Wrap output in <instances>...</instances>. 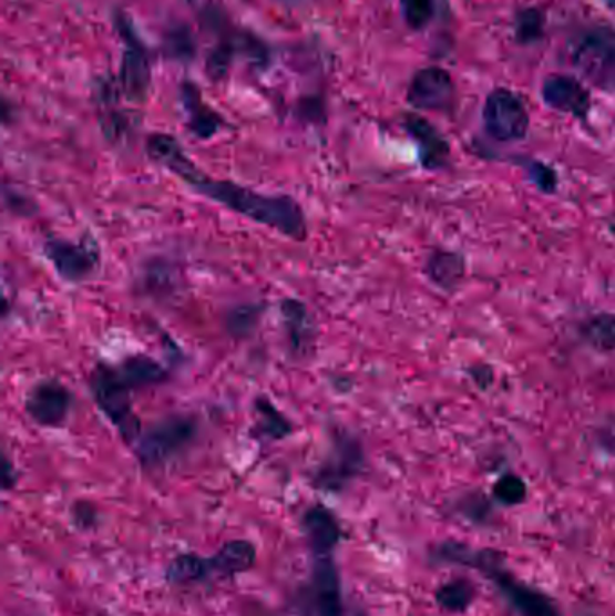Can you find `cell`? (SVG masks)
<instances>
[{
	"instance_id": "obj_12",
	"label": "cell",
	"mask_w": 615,
	"mask_h": 616,
	"mask_svg": "<svg viewBox=\"0 0 615 616\" xmlns=\"http://www.w3.org/2000/svg\"><path fill=\"white\" fill-rule=\"evenodd\" d=\"M73 408V393L60 381H42L25 397V411L34 424L59 428Z\"/></svg>"
},
{
	"instance_id": "obj_1",
	"label": "cell",
	"mask_w": 615,
	"mask_h": 616,
	"mask_svg": "<svg viewBox=\"0 0 615 616\" xmlns=\"http://www.w3.org/2000/svg\"><path fill=\"white\" fill-rule=\"evenodd\" d=\"M146 154L154 163L170 170L203 197L223 204L232 212L269 227L295 240H306L307 220L300 204L287 195H266L229 181H215L189 160L180 141L168 134H152Z\"/></svg>"
},
{
	"instance_id": "obj_34",
	"label": "cell",
	"mask_w": 615,
	"mask_h": 616,
	"mask_svg": "<svg viewBox=\"0 0 615 616\" xmlns=\"http://www.w3.org/2000/svg\"><path fill=\"white\" fill-rule=\"evenodd\" d=\"M606 2H608V4H611L615 10V0H606Z\"/></svg>"
},
{
	"instance_id": "obj_28",
	"label": "cell",
	"mask_w": 615,
	"mask_h": 616,
	"mask_svg": "<svg viewBox=\"0 0 615 616\" xmlns=\"http://www.w3.org/2000/svg\"><path fill=\"white\" fill-rule=\"evenodd\" d=\"M258 318H260V307L257 305H246V307L233 308L229 312L226 325L233 336H247L253 328L257 327Z\"/></svg>"
},
{
	"instance_id": "obj_10",
	"label": "cell",
	"mask_w": 615,
	"mask_h": 616,
	"mask_svg": "<svg viewBox=\"0 0 615 616\" xmlns=\"http://www.w3.org/2000/svg\"><path fill=\"white\" fill-rule=\"evenodd\" d=\"M120 33L125 40L123 51L122 73H120V89L131 102H145L151 89V62L146 49L141 44L136 33L126 20L120 19Z\"/></svg>"
},
{
	"instance_id": "obj_9",
	"label": "cell",
	"mask_w": 615,
	"mask_h": 616,
	"mask_svg": "<svg viewBox=\"0 0 615 616\" xmlns=\"http://www.w3.org/2000/svg\"><path fill=\"white\" fill-rule=\"evenodd\" d=\"M306 602L312 616H347L341 578L332 555L312 558Z\"/></svg>"
},
{
	"instance_id": "obj_6",
	"label": "cell",
	"mask_w": 615,
	"mask_h": 616,
	"mask_svg": "<svg viewBox=\"0 0 615 616\" xmlns=\"http://www.w3.org/2000/svg\"><path fill=\"white\" fill-rule=\"evenodd\" d=\"M485 132L499 143L522 141L529 132L531 117L522 97L511 89H494L482 111Z\"/></svg>"
},
{
	"instance_id": "obj_7",
	"label": "cell",
	"mask_w": 615,
	"mask_h": 616,
	"mask_svg": "<svg viewBox=\"0 0 615 616\" xmlns=\"http://www.w3.org/2000/svg\"><path fill=\"white\" fill-rule=\"evenodd\" d=\"M44 255L57 273L71 284L85 281L100 267V247L93 236H83L82 242L51 236L44 242Z\"/></svg>"
},
{
	"instance_id": "obj_32",
	"label": "cell",
	"mask_w": 615,
	"mask_h": 616,
	"mask_svg": "<svg viewBox=\"0 0 615 616\" xmlns=\"http://www.w3.org/2000/svg\"><path fill=\"white\" fill-rule=\"evenodd\" d=\"M16 478L13 476V465H11L10 460H6L4 462V491H10L11 486H13V482H16Z\"/></svg>"
},
{
	"instance_id": "obj_31",
	"label": "cell",
	"mask_w": 615,
	"mask_h": 616,
	"mask_svg": "<svg viewBox=\"0 0 615 616\" xmlns=\"http://www.w3.org/2000/svg\"><path fill=\"white\" fill-rule=\"evenodd\" d=\"M6 198H13V203H6L11 212L20 213V209H22L24 213H30V209H28V207H30V201L22 197L19 192H8V189H6Z\"/></svg>"
},
{
	"instance_id": "obj_27",
	"label": "cell",
	"mask_w": 615,
	"mask_h": 616,
	"mask_svg": "<svg viewBox=\"0 0 615 616\" xmlns=\"http://www.w3.org/2000/svg\"><path fill=\"white\" fill-rule=\"evenodd\" d=\"M493 496L505 506L520 505L527 497V485L516 474H504L494 483Z\"/></svg>"
},
{
	"instance_id": "obj_2",
	"label": "cell",
	"mask_w": 615,
	"mask_h": 616,
	"mask_svg": "<svg viewBox=\"0 0 615 616\" xmlns=\"http://www.w3.org/2000/svg\"><path fill=\"white\" fill-rule=\"evenodd\" d=\"M431 558L437 563L457 564L482 573L488 581L493 583L500 597L508 602L509 607L520 616H562L556 602L539 592L536 587L529 586L513 573L505 568L504 555L494 550H473L468 544L447 541L437 544Z\"/></svg>"
},
{
	"instance_id": "obj_3",
	"label": "cell",
	"mask_w": 615,
	"mask_h": 616,
	"mask_svg": "<svg viewBox=\"0 0 615 616\" xmlns=\"http://www.w3.org/2000/svg\"><path fill=\"white\" fill-rule=\"evenodd\" d=\"M89 388L96 400L98 408L111 420L112 425L117 428L125 442L134 445L143 433L140 419L132 405L134 388L123 379L116 367H107V365H98L94 368L89 377Z\"/></svg>"
},
{
	"instance_id": "obj_25",
	"label": "cell",
	"mask_w": 615,
	"mask_h": 616,
	"mask_svg": "<svg viewBox=\"0 0 615 616\" xmlns=\"http://www.w3.org/2000/svg\"><path fill=\"white\" fill-rule=\"evenodd\" d=\"M444 0H401L402 19L410 30H427Z\"/></svg>"
},
{
	"instance_id": "obj_21",
	"label": "cell",
	"mask_w": 615,
	"mask_h": 616,
	"mask_svg": "<svg viewBox=\"0 0 615 616\" xmlns=\"http://www.w3.org/2000/svg\"><path fill=\"white\" fill-rule=\"evenodd\" d=\"M116 368L134 390L145 388V386L160 384L166 379L165 368L148 356L126 357L125 361L120 362Z\"/></svg>"
},
{
	"instance_id": "obj_33",
	"label": "cell",
	"mask_w": 615,
	"mask_h": 616,
	"mask_svg": "<svg viewBox=\"0 0 615 616\" xmlns=\"http://www.w3.org/2000/svg\"><path fill=\"white\" fill-rule=\"evenodd\" d=\"M189 2H192V6H195L197 10H204V8L214 4L215 0H189Z\"/></svg>"
},
{
	"instance_id": "obj_23",
	"label": "cell",
	"mask_w": 615,
	"mask_h": 616,
	"mask_svg": "<svg viewBox=\"0 0 615 616\" xmlns=\"http://www.w3.org/2000/svg\"><path fill=\"white\" fill-rule=\"evenodd\" d=\"M586 341L601 352L615 350V314H597L585 324Z\"/></svg>"
},
{
	"instance_id": "obj_18",
	"label": "cell",
	"mask_w": 615,
	"mask_h": 616,
	"mask_svg": "<svg viewBox=\"0 0 615 616\" xmlns=\"http://www.w3.org/2000/svg\"><path fill=\"white\" fill-rule=\"evenodd\" d=\"M183 105L188 114V129L201 140H208L217 134L223 126V120L217 112L212 111L206 103L201 100V94L192 83H185L183 88Z\"/></svg>"
},
{
	"instance_id": "obj_5",
	"label": "cell",
	"mask_w": 615,
	"mask_h": 616,
	"mask_svg": "<svg viewBox=\"0 0 615 616\" xmlns=\"http://www.w3.org/2000/svg\"><path fill=\"white\" fill-rule=\"evenodd\" d=\"M195 437V419L188 414H172L143 431L134 443V451L143 468H161L172 458L183 453L189 443L194 442Z\"/></svg>"
},
{
	"instance_id": "obj_15",
	"label": "cell",
	"mask_w": 615,
	"mask_h": 616,
	"mask_svg": "<svg viewBox=\"0 0 615 616\" xmlns=\"http://www.w3.org/2000/svg\"><path fill=\"white\" fill-rule=\"evenodd\" d=\"M404 129L417 143L422 166L427 170L444 168L450 160V145L444 135L430 121L417 114L404 117Z\"/></svg>"
},
{
	"instance_id": "obj_11",
	"label": "cell",
	"mask_w": 615,
	"mask_h": 616,
	"mask_svg": "<svg viewBox=\"0 0 615 616\" xmlns=\"http://www.w3.org/2000/svg\"><path fill=\"white\" fill-rule=\"evenodd\" d=\"M455 102V82L442 68H424L413 74L408 103L417 111H450Z\"/></svg>"
},
{
	"instance_id": "obj_19",
	"label": "cell",
	"mask_w": 615,
	"mask_h": 616,
	"mask_svg": "<svg viewBox=\"0 0 615 616\" xmlns=\"http://www.w3.org/2000/svg\"><path fill=\"white\" fill-rule=\"evenodd\" d=\"M428 278L444 290H455L465 276L464 256L455 250H433L427 260Z\"/></svg>"
},
{
	"instance_id": "obj_30",
	"label": "cell",
	"mask_w": 615,
	"mask_h": 616,
	"mask_svg": "<svg viewBox=\"0 0 615 616\" xmlns=\"http://www.w3.org/2000/svg\"><path fill=\"white\" fill-rule=\"evenodd\" d=\"M73 517L74 523H76L80 528L89 530L96 525L98 512L91 503L80 501V503L73 506Z\"/></svg>"
},
{
	"instance_id": "obj_24",
	"label": "cell",
	"mask_w": 615,
	"mask_h": 616,
	"mask_svg": "<svg viewBox=\"0 0 615 616\" xmlns=\"http://www.w3.org/2000/svg\"><path fill=\"white\" fill-rule=\"evenodd\" d=\"M255 413L258 417V428H260L262 434H266L273 440L286 439L287 434H291V422L269 400L258 399Z\"/></svg>"
},
{
	"instance_id": "obj_16",
	"label": "cell",
	"mask_w": 615,
	"mask_h": 616,
	"mask_svg": "<svg viewBox=\"0 0 615 616\" xmlns=\"http://www.w3.org/2000/svg\"><path fill=\"white\" fill-rule=\"evenodd\" d=\"M257 563V548L246 540H233L224 543L217 554L209 557V566L215 577H235L249 572Z\"/></svg>"
},
{
	"instance_id": "obj_14",
	"label": "cell",
	"mask_w": 615,
	"mask_h": 616,
	"mask_svg": "<svg viewBox=\"0 0 615 616\" xmlns=\"http://www.w3.org/2000/svg\"><path fill=\"white\" fill-rule=\"evenodd\" d=\"M301 528L306 534L312 557H329L344 537L335 512L324 505H312L301 515Z\"/></svg>"
},
{
	"instance_id": "obj_22",
	"label": "cell",
	"mask_w": 615,
	"mask_h": 616,
	"mask_svg": "<svg viewBox=\"0 0 615 616\" xmlns=\"http://www.w3.org/2000/svg\"><path fill=\"white\" fill-rule=\"evenodd\" d=\"M475 597V586L465 578H453L450 583L442 584L435 593L437 604L450 613H464Z\"/></svg>"
},
{
	"instance_id": "obj_20",
	"label": "cell",
	"mask_w": 615,
	"mask_h": 616,
	"mask_svg": "<svg viewBox=\"0 0 615 616\" xmlns=\"http://www.w3.org/2000/svg\"><path fill=\"white\" fill-rule=\"evenodd\" d=\"M209 575H214L209 566V557H201L197 554L177 555L170 561L165 572L166 583L172 586L201 583Z\"/></svg>"
},
{
	"instance_id": "obj_8",
	"label": "cell",
	"mask_w": 615,
	"mask_h": 616,
	"mask_svg": "<svg viewBox=\"0 0 615 616\" xmlns=\"http://www.w3.org/2000/svg\"><path fill=\"white\" fill-rule=\"evenodd\" d=\"M365 465L361 443L349 433L336 434L332 448L316 474V483L324 491H341L350 480L358 476Z\"/></svg>"
},
{
	"instance_id": "obj_13",
	"label": "cell",
	"mask_w": 615,
	"mask_h": 616,
	"mask_svg": "<svg viewBox=\"0 0 615 616\" xmlns=\"http://www.w3.org/2000/svg\"><path fill=\"white\" fill-rule=\"evenodd\" d=\"M542 97L553 111L571 114L577 120H586L591 112V92L580 80L567 74L549 76L542 85Z\"/></svg>"
},
{
	"instance_id": "obj_29",
	"label": "cell",
	"mask_w": 615,
	"mask_h": 616,
	"mask_svg": "<svg viewBox=\"0 0 615 616\" xmlns=\"http://www.w3.org/2000/svg\"><path fill=\"white\" fill-rule=\"evenodd\" d=\"M527 172L529 181L545 193H554L557 188V175L551 166L540 161H525L522 164Z\"/></svg>"
},
{
	"instance_id": "obj_26",
	"label": "cell",
	"mask_w": 615,
	"mask_h": 616,
	"mask_svg": "<svg viewBox=\"0 0 615 616\" xmlns=\"http://www.w3.org/2000/svg\"><path fill=\"white\" fill-rule=\"evenodd\" d=\"M543 25H545L543 11L534 10V8L520 11L516 17V40L520 44H533L536 40L542 39Z\"/></svg>"
},
{
	"instance_id": "obj_17",
	"label": "cell",
	"mask_w": 615,
	"mask_h": 616,
	"mask_svg": "<svg viewBox=\"0 0 615 616\" xmlns=\"http://www.w3.org/2000/svg\"><path fill=\"white\" fill-rule=\"evenodd\" d=\"M280 312L293 352H307L312 341H315V324H312V318H310L306 305L296 301V299H284Z\"/></svg>"
},
{
	"instance_id": "obj_4",
	"label": "cell",
	"mask_w": 615,
	"mask_h": 616,
	"mask_svg": "<svg viewBox=\"0 0 615 616\" xmlns=\"http://www.w3.org/2000/svg\"><path fill=\"white\" fill-rule=\"evenodd\" d=\"M571 63L594 88L614 91L615 31L605 25L583 31L572 44Z\"/></svg>"
}]
</instances>
